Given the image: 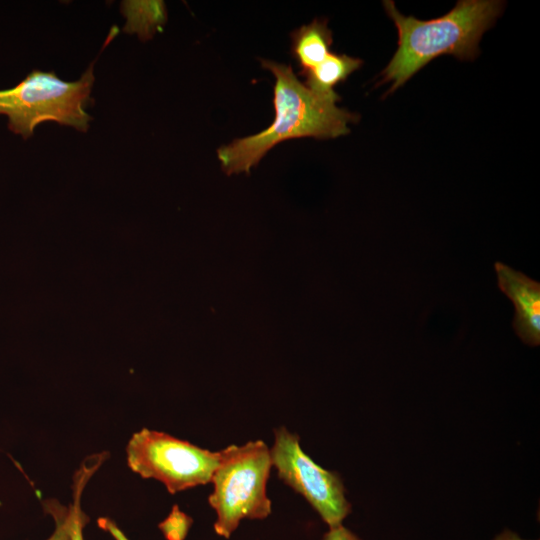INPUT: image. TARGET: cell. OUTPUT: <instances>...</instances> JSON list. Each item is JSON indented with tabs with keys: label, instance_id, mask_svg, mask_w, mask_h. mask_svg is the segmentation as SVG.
<instances>
[{
	"label": "cell",
	"instance_id": "1",
	"mask_svg": "<svg viewBox=\"0 0 540 540\" xmlns=\"http://www.w3.org/2000/svg\"><path fill=\"white\" fill-rule=\"evenodd\" d=\"M261 65L275 77V118L267 129L236 139L217 150L221 167L229 175L248 173L282 141L301 137L336 138L348 134V124L358 120V115L311 93L290 65L270 60H262Z\"/></svg>",
	"mask_w": 540,
	"mask_h": 540
},
{
	"label": "cell",
	"instance_id": "2",
	"mask_svg": "<svg viewBox=\"0 0 540 540\" xmlns=\"http://www.w3.org/2000/svg\"><path fill=\"white\" fill-rule=\"evenodd\" d=\"M383 6L398 31V49L382 71L380 82H391L388 93H392L438 56L473 60L480 52L483 33L504 5L495 0H460L444 16L427 21L402 15L393 1H384Z\"/></svg>",
	"mask_w": 540,
	"mask_h": 540
},
{
	"label": "cell",
	"instance_id": "3",
	"mask_svg": "<svg viewBox=\"0 0 540 540\" xmlns=\"http://www.w3.org/2000/svg\"><path fill=\"white\" fill-rule=\"evenodd\" d=\"M271 468L270 448L262 440L220 450L208 497L217 515L213 528L218 536L228 539L242 520H262L271 514L266 491Z\"/></svg>",
	"mask_w": 540,
	"mask_h": 540
},
{
	"label": "cell",
	"instance_id": "4",
	"mask_svg": "<svg viewBox=\"0 0 540 540\" xmlns=\"http://www.w3.org/2000/svg\"><path fill=\"white\" fill-rule=\"evenodd\" d=\"M93 65L73 82L61 80L54 71L34 69L16 86L0 90V114L8 117L9 129L27 139L40 123L55 121L86 132L92 120L86 107L94 102Z\"/></svg>",
	"mask_w": 540,
	"mask_h": 540
},
{
	"label": "cell",
	"instance_id": "5",
	"mask_svg": "<svg viewBox=\"0 0 540 540\" xmlns=\"http://www.w3.org/2000/svg\"><path fill=\"white\" fill-rule=\"evenodd\" d=\"M220 451L212 452L165 432L142 428L126 446L129 468L145 479H155L175 494L211 483Z\"/></svg>",
	"mask_w": 540,
	"mask_h": 540
},
{
	"label": "cell",
	"instance_id": "6",
	"mask_svg": "<svg viewBox=\"0 0 540 540\" xmlns=\"http://www.w3.org/2000/svg\"><path fill=\"white\" fill-rule=\"evenodd\" d=\"M270 456L279 479L302 495L329 528L342 525L351 504L337 472L315 463L302 450L299 436L283 426L274 431Z\"/></svg>",
	"mask_w": 540,
	"mask_h": 540
},
{
	"label": "cell",
	"instance_id": "7",
	"mask_svg": "<svg viewBox=\"0 0 540 540\" xmlns=\"http://www.w3.org/2000/svg\"><path fill=\"white\" fill-rule=\"evenodd\" d=\"M499 289L515 308L512 327L523 343L540 344V283L510 266L495 262Z\"/></svg>",
	"mask_w": 540,
	"mask_h": 540
},
{
	"label": "cell",
	"instance_id": "8",
	"mask_svg": "<svg viewBox=\"0 0 540 540\" xmlns=\"http://www.w3.org/2000/svg\"><path fill=\"white\" fill-rule=\"evenodd\" d=\"M362 64L359 58L330 53L319 65L302 75L305 77L303 84L315 96L336 103L340 96L334 87L345 81Z\"/></svg>",
	"mask_w": 540,
	"mask_h": 540
},
{
	"label": "cell",
	"instance_id": "9",
	"mask_svg": "<svg viewBox=\"0 0 540 540\" xmlns=\"http://www.w3.org/2000/svg\"><path fill=\"white\" fill-rule=\"evenodd\" d=\"M291 39V51L301 68L300 75L315 68L331 53L333 38L327 20L315 19L308 25L301 26L292 32Z\"/></svg>",
	"mask_w": 540,
	"mask_h": 540
},
{
	"label": "cell",
	"instance_id": "10",
	"mask_svg": "<svg viewBox=\"0 0 540 540\" xmlns=\"http://www.w3.org/2000/svg\"><path fill=\"white\" fill-rule=\"evenodd\" d=\"M121 11L127 17L123 30L136 32L143 40L151 38L167 19L162 1H125L122 2Z\"/></svg>",
	"mask_w": 540,
	"mask_h": 540
},
{
	"label": "cell",
	"instance_id": "11",
	"mask_svg": "<svg viewBox=\"0 0 540 540\" xmlns=\"http://www.w3.org/2000/svg\"><path fill=\"white\" fill-rule=\"evenodd\" d=\"M102 460L98 457H91L89 462L82 464L81 468L76 473L73 485V507L74 520L72 527L71 540H84L83 530L89 521V517L81 508V495L88 479L101 465Z\"/></svg>",
	"mask_w": 540,
	"mask_h": 540
},
{
	"label": "cell",
	"instance_id": "12",
	"mask_svg": "<svg viewBox=\"0 0 540 540\" xmlns=\"http://www.w3.org/2000/svg\"><path fill=\"white\" fill-rule=\"evenodd\" d=\"M43 507L45 512L51 515L55 523L53 533L46 540H71L74 520L73 505L67 507L57 500L49 499L43 502Z\"/></svg>",
	"mask_w": 540,
	"mask_h": 540
},
{
	"label": "cell",
	"instance_id": "13",
	"mask_svg": "<svg viewBox=\"0 0 540 540\" xmlns=\"http://www.w3.org/2000/svg\"><path fill=\"white\" fill-rule=\"evenodd\" d=\"M192 524V518L174 505L169 516L159 524L167 540H184Z\"/></svg>",
	"mask_w": 540,
	"mask_h": 540
},
{
	"label": "cell",
	"instance_id": "14",
	"mask_svg": "<svg viewBox=\"0 0 540 540\" xmlns=\"http://www.w3.org/2000/svg\"><path fill=\"white\" fill-rule=\"evenodd\" d=\"M322 540H361V539L357 537L349 529L344 527L343 525H339L333 528H329V530L323 535Z\"/></svg>",
	"mask_w": 540,
	"mask_h": 540
},
{
	"label": "cell",
	"instance_id": "15",
	"mask_svg": "<svg viewBox=\"0 0 540 540\" xmlns=\"http://www.w3.org/2000/svg\"><path fill=\"white\" fill-rule=\"evenodd\" d=\"M97 523L98 526L108 532L114 540H130L110 518L101 517L97 520Z\"/></svg>",
	"mask_w": 540,
	"mask_h": 540
},
{
	"label": "cell",
	"instance_id": "16",
	"mask_svg": "<svg viewBox=\"0 0 540 540\" xmlns=\"http://www.w3.org/2000/svg\"><path fill=\"white\" fill-rule=\"evenodd\" d=\"M494 540H523V539H521L517 534L511 531L505 530L503 533L495 537Z\"/></svg>",
	"mask_w": 540,
	"mask_h": 540
}]
</instances>
